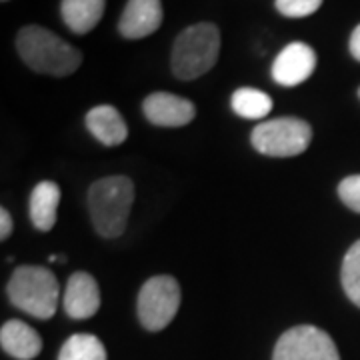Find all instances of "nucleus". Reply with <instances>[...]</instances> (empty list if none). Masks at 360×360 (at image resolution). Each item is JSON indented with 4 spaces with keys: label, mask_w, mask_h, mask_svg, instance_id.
Instances as JSON below:
<instances>
[{
    "label": "nucleus",
    "mask_w": 360,
    "mask_h": 360,
    "mask_svg": "<svg viewBox=\"0 0 360 360\" xmlns=\"http://www.w3.org/2000/svg\"><path fill=\"white\" fill-rule=\"evenodd\" d=\"M60 205V186L52 180H42L34 186L28 202V212L34 229L40 232H49L56 224Z\"/></svg>",
    "instance_id": "obj_14"
},
{
    "label": "nucleus",
    "mask_w": 360,
    "mask_h": 360,
    "mask_svg": "<svg viewBox=\"0 0 360 360\" xmlns=\"http://www.w3.org/2000/svg\"><path fill=\"white\" fill-rule=\"evenodd\" d=\"M338 196L345 205L360 214V174L347 176L338 184Z\"/></svg>",
    "instance_id": "obj_20"
},
{
    "label": "nucleus",
    "mask_w": 360,
    "mask_h": 360,
    "mask_svg": "<svg viewBox=\"0 0 360 360\" xmlns=\"http://www.w3.org/2000/svg\"><path fill=\"white\" fill-rule=\"evenodd\" d=\"M220 52L219 28L210 22H198L182 30L174 40L170 66L180 80H194L217 65Z\"/></svg>",
    "instance_id": "obj_3"
},
{
    "label": "nucleus",
    "mask_w": 360,
    "mask_h": 360,
    "mask_svg": "<svg viewBox=\"0 0 360 360\" xmlns=\"http://www.w3.org/2000/svg\"><path fill=\"white\" fill-rule=\"evenodd\" d=\"M13 234V219L6 208H0V238L6 240Z\"/></svg>",
    "instance_id": "obj_21"
},
{
    "label": "nucleus",
    "mask_w": 360,
    "mask_h": 360,
    "mask_svg": "<svg viewBox=\"0 0 360 360\" xmlns=\"http://www.w3.org/2000/svg\"><path fill=\"white\" fill-rule=\"evenodd\" d=\"M86 129L104 146H118L127 141L129 127L115 106L101 104L90 108L86 115Z\"/></svg>",
    "instance_id": "obj_12"
},
{
    "label": "nucleus",
    "mask_w": 360,
    "mask_h": 360,
    "mask_svg": "<svg viewBox=\"0 0 360 360\" xmlns=\"http://www.w3.org/2000/svg\"><path fill=\"white\" fill-rule=\"evenodd\" d=\"M16 51L25 65L39 75L68 77L82 63L78 49L42 26H25L16 37Z\"/></svg>",
    "instance_id": "obj_1"
},
{
    "label": "nucleus",
    "mask_w": 360,
    "mask_h": 360,
    "mask_svg": "<svg viewBox=\"0 0 360 360\" xmlns=\"http://www.w3.org/2000/svg\"><path fill=\"white\" fill-rule=\"evenodd\" d=\"M180 307V286L176 278L158 274L148 278L141 288L136 310L142 326L150 333L167 328Z\"/></svg>",
    "instance_id": "obj_6"
},
{
    "label": "nucleus",
    "mask_w": 360,
    "mask_h": 360,
    "mask_svg": "<svg viewBox=\"0 0 360 360\" xmlns=\"http://www.w3.org/2000/svg\"><path fill=\"white\" fill-rule=\"evenodd\" d=\"M312 141V127L307 120L295 116H283L264 120L255 127L250 134V142L260 155L274 158L302 155Z\"/></svg>",
    "instance_id": "obj_5"
},
{
    "label": "nucleus",
    "mask_w": 360,
    "mask_h": 360,
    "mask_svg": "<svg viewBox=\"0 0 360 360\" xmlns=\"http://www.w3.org/2000/svg\"><path fill=\"white\" fill-rule=\"evenodd\" d=\"M134 202V184L129 176H106L96 180L89 191L90 219L104 238H116L127 231Z\"/></svg>",
    "instance_id": "obj_2"
},
{
    "label": "nucleus",
    "mask_w": 360,
    "mask_h": 360,
    "mask_svg": "<svg viewBox=\"0 0 360 360\" xmlns=\"http://www.w3.org/2000/svg\"><path fill=\"white\" fill-rule=\"evenodd\" d=\"M142 112L148 122L162 129H179L193 122L196 106L188 98H182L170 92H153L144 98Z\"/></svg>",
    "instance_id": "obj_8"
},
{
    "label": "nucleus",
    "mask_w": 360,
    "mask_h": 360,
    "mask_svg": "<svg viewBox=\"0 0 360 360\" xmlns=\"http://www.w3.org/2000/svg\"><path fill=\"white\" fill-rule=\"evenodd\" d=\"M65 310L75 321H86L101 309V290L98 283L89 272H75L65 290Z\"/></svg>",
    "instance_id": "obj_11"
},
{
    "label": "nucleus",
    "mask_w": 360,
    "mask_h": 360,
    "mask_svg": "<svg viewBox=\"0 0 360 360\" xmlns=\"http://www.w3.org/2000/svg\"><path fill=\"white\" fill-rule=\"evenodd\" d=\"M316 68V52L304 42L284 46L272 65V78L283 86H298L312 77Z\"/></svg>",
    "instance_id": "obj_9"
},
{
    "label": "nucleus",
    "mask_w": 360,
    "mask_h": 360,
    "mask_svg": "<svg viewBox=\"0 0 360 360\" xmlns=\"http://www.w3.org/2000/svg\"><path fill=\"white\" fill-rule=\"evenodd\" d=\"M6 292L16 309L25 310L34 319L46 321L56 312L60 286L52 270L26 264L14 270L6 284Z\"/></svg>",
    "instance_id": "obj_4"
},
{
    "label": "nucleus",
    "mask_w": 360,
    "mask_h": 360,
    "mask_svg": "<svg viewBox=\"0 0 360 360\" xmlns=\"http://www.w3.org/2000/svg\"><path fill=\"white\" fill-rule=\"evenodd\" d=\"M162 25L160 0H129L118 20V32L130 40L144 39L156 32Z\"/></svg>",
    "instance_id": "obj_10"
},
{
    "label": "nucleus",
    "mask_w": 360,
    "mask_h": 360,
    "mask_svg": "<svg viewBox=\"0 0 360 360\" xmlns=\"http://www.w3.org/2000/svg\"><path fill=\"white\" fill-rule=\"evenodd\" d=\"M340 281H342V288L350 298V302L360 309V240L350 246L345 255Z\"/></svg>",
    "instance_id": "obj_18"
},
{
    "label": "nucleus",
    "mask_w": 360,
    "mask_h": 360,
    "mask_svg": "<svg viewBox=\"0 0 360 360\" xmlns=\"http://www.w3.org/2000/svg\"><path fill=\"white\" fill-rule=\"evenodd\" d=\"M272 360H340V354L330 335L316 326L300 324L278 338Z\"/></svg>",
    "instance_id": "obj_7"
},
{
    "label": "nucleus",
    "mask_w": 360,
    "mask_h": 360,
    "mask_svg": "<svg viewBox=\"0 0 360 360\" xmlns=\"http://www.w3.org/2000/svg\"><path fill=\"white\" fill-rule=\"evenodd\" d=\"M231 106L238 116L258 120V118H264L272 110V98L262 90L245 86V89L232 92Z\"/></svg>",
    "instance_id": "obj_16"
},
{
    "label": "nucleus",
    "mask_w": 360,
    "mask_h": 360,
    "mask_svg": "<svg viewBox=\"0 0 360 360\" xmlns=\"http://www.w3.org/2000/svg\"><path fill=\"white\" fill-rule=\"evenodd\" d=\"M276 11L286 18H304L321 8L322 0H276Z\"/></svg>",
    "instance_id": "obj_19"
},
{
    "label": "nucleus",
    "mask_w": 360,
    "mask_h": 360,
    "mask_svg": "<svg viewBox=\"0 0 360 360\" xmlns=\"http://www.w3.org/2000/svg\"><path fill=\"white\" fill-rule=\"evenodd\" d=\"M4 2H6V0H4Z\"/></svg>",
    "instance_id": "obj_24"
},
{
    "label": "nucleus",
    "mask_w": 360,
    "mask_h": 360,
    "mask_svg": "<svg viewBox=\"0 0 360 360\" xmlns=\"http://www.w3.org/2000/svg\"><path fill=\"white\" fill-rule=\"evenodd\" d=\"M359 96H360V89H359Z\"/></svg>",
    "instance_id": "obj_23"
},
{
    "label": "nucleus",
    "mask_w": 360,
    "mask_h": 360,
    "mask_svg": "<svg viewBox=\"0 0 360 360\" xmlns=\"http://www.w3.org/2000/svg\"><path fill=\"white\" fill-rule=\"evenodd\" d=\"M106 0H63L60 14L75 34H86L101 22Z\"/></svg>",
    "instance_id": "obj_15"
},
{
    "label": "nucleus",
    "mask_w": 360,
    "mask_h": 360,
    "mask_svg": "<svg viewBox=\"0 0 360 360\" xmlns=\"http://www.w3.org/2000/svg\"><path fill=\"white\" fill-rule=\"evenodd\" d=\"M58 360H106V348L94 335H72L60 348Z\"/></svg>",
    "instance_id": "obj_17"
},
{
    "label": "nucleus",
    "mask_w": 360,
    "mask_h": 360,
    "mask_svg": "<svg viewBox=\"0 0 360 360\" xmlns=\"http://www.w3.org/2000/svg\"><path fill=\"white\" fill-rule=\"evenodd\" d=\"M0 345L2 350L18 360L37 359L42 350L40 335L22 321H8L0 328Z\"/></svg>",
    "instance_id": "obj_13"
},
{
    "label": "nucleus",
    "mask_w": 360,
    "mask_h": 360,
    "mask_svg": "<svg viewBox=\"0 0 360 360\" xmlns=\"http://www.w3.org/2000/svg\"><path fill=\"white\" fill-rule=\"evenodd\" d=\"M348 49H350V54L354 56V60L360 63V25L352 30L350 40H348Z\"/></svg>",
    "instance_id": "obj_22"
}]
</instances>
